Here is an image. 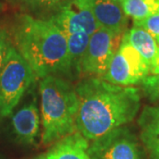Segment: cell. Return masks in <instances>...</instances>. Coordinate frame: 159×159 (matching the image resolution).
<instances>
[{"mask_svg": "<svg viewBox=\"0 0 159 159\" xmlns=\"http://www.w3.org/2000/svg\"><path fill=\"white\" fill-rule=\"evenodd\" d=\"M140 138L150 159H159V103L145 106L138 119Z\"/></svg>", "mask_w": 159, "mask_h": 159, "instance_id": "8fae6325", "label": "cell"}, {"mask_svg": "<svg viewBox=\"0 0 159 159\" xmlns=\"http://www.w3.org/2000/svg\"><path fill=\"white\" fill-rule=\"evenodd\" d=\"M11 44V38L8 33L4 29L0 28V69L3 66L8 48Z\"/></svg>", "mask_w": 159, "mask_h": 159, "instance_id": "d6986e66", "label": "cell"}, {"mask_svg": "<svg viewBox=\"0 0 159 159\" xmlns=\"http://www.w3.org/2000/svg\"><path fill=\"white\" fill-rule=\"evenodd\" d=\"M88 153L90 159H144L136 136L125 126L92 141Z\"/></svg>", "mask_w": 159, "mask_h": 159, "instance_id": "52a82bcc", "label": "cell"}, {"mask_svg": "<svg viewBox=\"0 0 159 159\" xmlns=\"http://www.w3.org/2000/svg\"><path fill=\"white\" fill-rule=\"evenodd\" d=\"M35 79L33 70L11 42L0 69V117L13 112Z\"/></svg>", "mask_w": 159, "mask_h": 159, "instance_id": "277c9868", "label": "cell"}, {"mask_svg": "<svg viewBox=\"0 0 159 159\" xmlns=\"http://www.w3.org/2000/svg\"><path fill=\"white\" fill-rule=\"evenodd\" d=\"M12 44L36 79L69 75L66 35L50 20L22 14L16 18Z\"/></svg>", "mask_w": 159, "mask_h": 159, "instance_id": "7a4b0ae2", "label": "cell"}, {"mask_svg": "<svg viewBox=\"0 0 159 159\" xmlns=\"http://www.w3.org/2000/svg\"><path fill=\"white\" fill-rule=\"evenodd\" d=\"M159 74V51L157 53V56L156 57L155 61L151 66L150 68V74Z\"/></svg>", "mask_w": 159, "mask_h": 159, "instance_id": "ffe728a7", "label": "cell"}, {"mask_svg": "<svg viewBox=\"0 0 159 159\" xmlns=\"http://www.w3.org/2000/svg\"><path fill=\"white\" fill-rule=\"evenodd\" d=\"M89 2L99 29L124 34L126 31L128 17L119 3L113 0H89Z\"/></svg>", "mask_w": 159, "mask_h": 159, "instance_id": "30bf717a", "label": "cell"}, {"mask_svg": "<svg viewBox=\"0 0 159 159\" xmlns=\"http://www.w3.org/2000/svg\"><path fill=\"white\" fill-rule=\"evenodd\" d=\"M33 159H48L47 158V157H46V155H41L39 157H34Z\"/></svg>", "mask_w": 159, "mask_h": 159, "instance_id": "44dd1931", "label": "cell"}, {"mask_svg": "<svg viewBox=\"0 0 159 159\" xmlns=\"http://www.w3.org/2000/svg\"><path fill=\"white\" fill-rule=\"evenodd\" d=\"M127 17L139 21L158 11L157 0H122L119 3Z\"/></svg>", "mask_w": 159, "mask_h": 159, "instance_id": "9a60e30c", "label": "cell"}, {"mask_svg": "<svg viewBox=\"0 0 159 159\" xmlns=\"http://www.w3.org/2000/svg\"><path fill=\"white\" fill-rule=\"evenodd\" d=\"M39 109L36 98L19 109L11 118V127L18 142L24 145H36L40 137Z\"/></svg>", "mask_w": 159, "mask_h": 159, "instance_id": "9c48e42d", "label": "cell"}, {"mask_svg": "<svg viewBox=\"0 0 159 159\" xmlns=\"http://www.w3.org/2000/svg\"><path fill=\"white\" fill-rule=\"evenodd\" d=\"M142 89L148 100L159 103V74H148L141 82Z\"/></svg>", "mask_w": 159, "mask_h": 159, "instance_id": "2e32d148", "label": "cell"}, {"mask_svg": "<svg viewBox=\"0 0 159 159\" xmlns=\"http://www.w3.org/2000/svg\"><path fill=\"white\" fill-rule=\"evenodd\" d=\"M134 25L147 30L159 44V12H155L142 20L134 21Z\"/></svg>", "mask_w": 159, "mask_h": 159, "instance_id": "ac0fdd59", "label": "cell"}, {"mask_svg": "<svg viewBox=\"0 0 159 159\" xmlns=\"http://www.w3.org/2000/svg\"><path fill=\"white\" fill-rule=\"evenodd\" d=\"M123 38L141 54L151 68L159 51L158 43L153 35L149 34L147 30L134 25L132 29L126 30L124 33Z\"/></svg>", "mask_w": 159, "mask_h": 159, "instance_id": "4fadbf2b", "label": "cell"}, {"mask_svg": "<svg viewBox=\"0 0 159 159\" xmlns=\"http://www.w3.org/2000/svg\"><path fill=\"white\" fill-rule=\"evenodd\" d=\"M51 20L66 36L76 32L91 35L99 29L89 0H68Z\"/></svg>", "mask_w": 159, "mask_h": 159, "instance_id": "ba28073f", "label": "cell"}, {"mask_svg": "<svg viewBox=\"0 0 159 159\" xmlns=\"http://www.w3.org/2000/svg\"><path fill=\"white\" fill-rule=\"evenodd\" d=\"M43 146L54 144L74 134L79 101L75 87L61 76L50 75L39 82Z\"/></svg>", "mask_w": 159, "mask_h": 159, "instance_id": "3957f363", "label": "cell"}, {"mask_svg": "<svg viewBox=\"0 0 159 159\" xmlns=\"http://www.w3.org/2000/svg\"><path fill=\"white\" fill-rule=\"evenodd\" d=\"M149 74L150 66L122 36L119 48L102 79L115 85L129 87L141 83Z\"/></svg>", "mask_w": 159, "mask_h": 159, "instance_id": "5b68a950", "label": "cell"}, {"mask_svg": "<svg viewBox=\"0 0 159 159\" xmlns=\"http://www.w3.org/2000/svg\"><path fill=\"white\" fill-rule=\"evenodd\" d=\"M157 4H158V11H157V12H159V0H157Z\"/></svg>", "mask_w": 159, "mask_h": 159, "instance_id": "603a6c76", "label": "cell"}, {"mask_svg": "<svg viewBox=\"0 0 159 159\" xmlns=\"http://www.w3.org/2000/svg\"><path fill=\"white\" fill-rule=\"evenodd\" d=\"M89 37L90 35L85 32H76L66 36L69 75L79 74L80 63L88 47Z\"/></svg>", "mask_w": 159, "mask_h": 159, "instance_id": "5bb4252c", "label": "cell"}, {"mask_svg": "<svg viewBox=\"0 0 159 159\" xmlns=\"http://www.w3.org/2000/svg\"><path fill=\"white\" fill-rule=\"evenodd\" d=\"M79 101L76 130L95 141L133 121L141 107L140 89L115 85L100 77H89L75 86Z\"/></svg>", "mask_w": 159, "mask_h": 159, "instance_id": "6da1fadb", "label": "cell"}, {"mask_svg": "<svg viewBox=\"0 0 159 159\" xmlns=\"http://www.w3.org/2000/svg\"><path fill=\"white\" fill-rule=\"evenodd\" d=\"M0 8H1V4H0Z\"/></svg>", "mask_w": 159, "mask_h": 159, "instance_id": "cb8c5ba5", "label": "cell"}, {"mask_svg": "<svg viewBox=\"0 0 159 159\" xmlns=\"http://www.w3.org/2000/svg\"><path fill=\"white\" fill-rule=\"evenodd\" d=\"M123 34L98 29L89 37L85 53L80 63L79 74L102 78L106 73Z\"/></svg>", "mask_w": 159, "mask_h": 159, "instance_id": "8992f818", "label": "cell"}, {"mask_svg": "<svg viewBox=\"0 0 159 159\" xmlns=\"http://www.w3.org/2000/svg\"><path fill=\"white\" fill-rule=\"evenodd\" d=\"M68 0H21L23 4L34 11H49L59 9Z\"/></svg>", "mask_w": 159, "mask_h": 159, "instance_id": "e0dca14e", "label": "cell"}, {"mask_svg": "<svg viewBox=\"0 0 159 159\" xmlns=\"http://www.w3.org/2000/svg\"><path fill=\"white\" fill-rule=\"evenodd\" d=\"M113 1H115V2H118V3H120L122 0H113Z\"/></svg>", "mask_w": 159, "mask_h": 159, "instance_id": "7402d4cb", "label": "cell"}, {"mask_svg": "<svg viewBox=\"0 0 159 159\" xmlns=\"http://www.w3.org/2000/svg\"><path fill=\"white\" fill-rule=\"evenodd\" d=\"M89 145L85 138L75 132L54 143L45 155L48 159H90Z\"/></svg>", "mask_w": 159, "mask_h": 159, "instance_id": "7c38bea8", "label": "cell"}]
</instances>
